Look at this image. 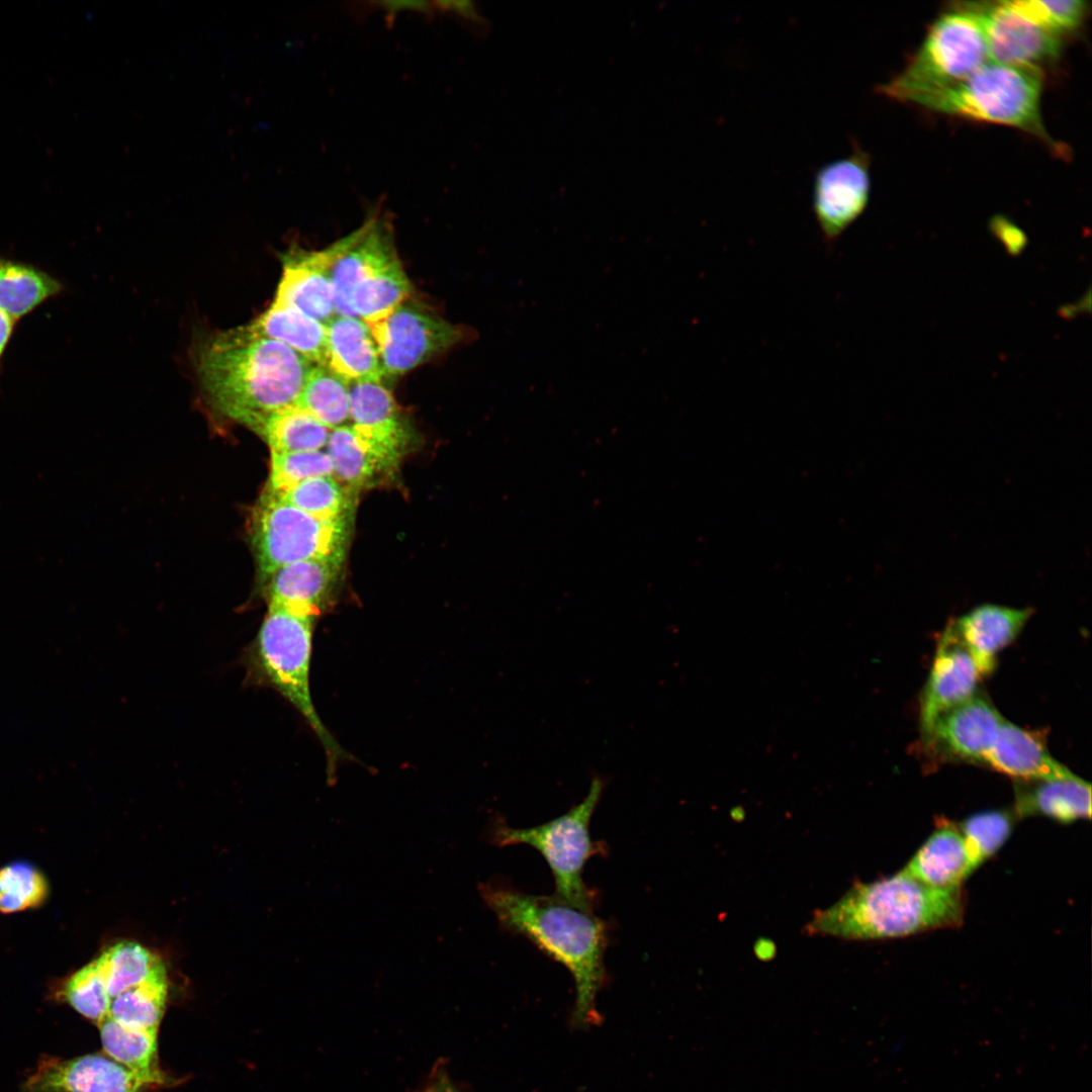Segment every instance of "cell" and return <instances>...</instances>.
<instances>
[{
    "mask_svg": "<svg viewBox=\"0 0 1092 1092\" xmlns=\"http://www.w3.org/2000/svg\"><path fill=\"white\" fill-rule=\"evenodd\" d=\"M331 279L337 315L354 316V289L375 270L397 258L388 224L370 218L360 229L335 243Z\"/></svg>",
    "mask_w": 1092,
    "mask_h": 1092,
    "instance_id": "2e32d148",
    "label": "cell"
},
{
    "mask_svg": "<svg viewBox=\"0 0 1092 1092\" xmlns=\"http://www.w3.org/2000/svg\"><path fill=\"white\" fill-rule=\"evenodd\" d=\"M1033 610L993 604L978 606L948 622L983 676L994 670L996 656L1020 633Z\"/></svg>",
    "mask_w": 1092,
    "mask_h": 1092,
    "instance_id": "ac0fdd59",
    "label": "cell"
},
{
    "mask_svg": "<svg viewBox=\"0 0 1092 1092\" xmlns=\"http://www.w3.org/2000/svg\"><path fill=\"white\" fill-rule=\"evenodd\" d=\"M1010 3L1019 12L1060 37L1079 28L1088 9L1086 2L1080 0H1016Z\"/></svg>",
    "mask_w": 1092,
    "mask_h": 1092,
    "instance_id": "8d00e7d4",
    "label": "cell"
},
{
    "mask_svg": "<svg viewBox=\"0 0 1092 1092\" xmlns=\"http://www.w3.org/2000/svg\"><path fill=\"white\" fill-rule=\"evenodd\" d=\"M254 324L315 365H327V325L284 305L272 303Z\"/></svg>",
    "mask_w": 1092,
    "mask_h": 1092,
    "instance_id": "d4e9b609",
    "label": "cell"
},
{
    "mask_svg": "<svg viewBox=\"0 0 1092 1092\" xmlns=\"http://www.w3.org/2000/svg\"><path fill=\"white\" fill-rule=\"evenodd\" d=\"M274 493L317 519L348 517L351 510V494L333 475L313 477Z\"/></svg>",
    "mask_w": 1092,
    "mask_h": 1092,
    "instance_id": "1f68e13d",
    "label": "cell"
},
{
    "mask_svg": "<svg viewBox=\"0 0 1092 1092\" xmlns=\"http://www.w3.org/2000/svg\"><path fill=\"white\" fill-rule=\"evenodd\" d=\"M1014 815L1005 810L976 813L959 824L973 872L993 856L1011 834Z\"/></svg>",
    "mask_w": 1092,
    "mask_h": 1092,
    "instance_id": "d6a6232c",
    "label": "cell"
},
{
    "mask_svg": "<svg viewBox=\"0 0 1092 1092\" xmlns=\"http://www.w3.org/2000/svg\"><path fill=\"white\" fill-rule=\"evenodd\" d=\"M17 321L0 309V365L10 343Z\"/></svg>",
    "mask_w": 1092,
    "mask_h": 1092,
    "instance_id": "ab89813d",
    "label": "cell"
},
{
    "mask_svg": "<svg viewBox=\"0 0 1092 1092\" xmlns=\"http://www.w3.org/2000/svg\"><path fill=\"white\" fill-rule=\"evenodd\" d=\"M49 885L38 869L26 861H15L0 869V912L5 914L41 905Z\"/></svg>",
    "mask_w": 1092,
    "mask_h": 1092,
    "instance_id": "836d02e7",
    "label": "cell"
},
{
    "mask_svg": "<svg viewBox=\"0 0 1092 1092\" xmlns=\"http://www.w3.org/2000/svg\"><path fill=\"white\" fill-rule=\"evenodd\" d=\"M1003 721L995 706L978 692L941 715L922 745L938 760L984 764Z\"/></svg>",
    "mask_w": 1092,
    "mask_h": 1092,
    "instance_id": "4fadbf2b",
    "label": "cell"
},
{
    "mask_svg": "<svg viewBox=\"0 0 1092 1092\" xmlns=\"http://www.w3.org/2000/svg\"><path fill=\"white\" fill-rule=\"evenodd\" d=\"M335 256L334 244L323 251L286 254L273 303L295 308L328 325L337 315L331 279Z\"/></svg>",
    "mask_w": 1092,
    "mask_h": 1092,
    "instance_id": "e0dca14e",
    "label": "cell"
},
{
    "mask_svg": "<svg viewBox=\"0 0 1092 1092\" xmlns=\"http://www.w3.org/2000/svg\"><path fill=\"white\" fill-rule=\"evenodd\" d=\"M59 996L96 1025L108 1016L110 999L93 961L65 981Z\"/></svg>",
    "mask_w": 1092,
    "mask_h": 1092,
    "instance_id": "e575fe53",
    "label": "cell"
},
{
    "mask_svg": "<svg viewBox=\"0 0 1092 1092\" xmlns=\"http://www.w3.org/2000/svg\"><path fill=\"white\" fill-rule=\"evenodd\" d=\"M904 870L931 887H962L973 870L959 826L947 819H938L935 830Z\"/></svg>",
    "mask_w": 1092,
    "mask_h": 1092,
    "instance_id": "7402d4cb",
    "label": "cell"
},
{
    "mask_svg": "<svg viewBox=\"0 0 1092 1092\" xmlns=\"http://www.w3.org/2000/svg\"><path fill=\"white\" fill-rule=\"evenodd\" d=\"M1042 72L1038 68L989 61L967 79L925 94L913 103L931 111L1012 126L1034 135L1062 155L1043 125L1040 111Z\"/></svg>",
    "mask_w": 1092,
    "mask_h": 1092,
    "instance_id": "5b68a950",
    "label": "cell"
},
{
    "mask_svg": "<svg viewBox=\"0 0 1092 1092\" xmlns=\"http://www.w3.org/2000/svg\"><path fill=\"white\" fill-rule=\"evenodd\" d=\"M333 475L326 451L271 453L269 490L280 493L304 480Z\"/></svg>",
    "mask_w": 1092,
    "mask_h": 1092,
    "instance_id": "d590c367",
    "label": "cell"
},
{
    "mask_svg": "<svg viewBox=\"0 0 1092 1092\" xmlns=\"http://www.w3.org/2000/svg\"><path fill=\"white\" fill-rule=\"evenodd\" d=\"M605 788L601 777L592 780L583 800L563 815L546 823L514 828L502 818L488 826L487 842L505 847L526 844L534 847L547 861L554 878L555 896L578 909L593 912L595 892L584 883L582 875L586 861L606 854V845L592 839L589 824Z\"/></svg>",
    "mask_w": 1092,
    "mask_h": 1092,
    "instance_id": "8992f818",
    "label": "cell"
},
{
    "mask_svg": "<svg viewBox=\"0 0 1092 1092\" xmlns=\"http://www.w3.org/2000/svg\"><path fill=\"white\" fill-rule=\"evenodd\" d=\"M314 365L252 323L208 340L197 373L219 413L259 433L271 414L296 402Z\"/></svg>",
    "mask_w": 1092,
    "mask_h": 1092,
    "instance_id": "6da1fadb",
    "label": "cell"
},
{
    "mask_svg": "<svg viewBox=\"0 0 1092 1092\" xmlns=\"http://www.w3.org/2000/svg\"><path fill=\"white\" fill-rule=\"evenodd\" d=\"M435 1084L437 1086L438 1092H459L455 1085L452 1084L448 1075L443 1071L438 1072V1074L436 1075Z\"/></svg>",
    "mask_w": 1092,
    "mask_h": 1092,
    "instance_id": "60d3db41",
    "label": "cell"
},
{
    "mask_svg": "<svg viewBox=\"0 0 1092 1092\" xmlns=\"http://www.w3.org/2000/svg\"><path fill=\"white\" fill-rule=\"evenodd\" d=\"M327 365L348 381H381L377 346L366 322L336 315L327 325Z\"/></svg>",
    "mask_w": 1092,
    "mask_h": 1092,
    "instance_id": "603a6c76",
    "label": "cell"
},
{
    "mask_svg": "<svg viewBox=\"0 0 1092 1092\" xmlns=\"http://www.w3.org/2000/svg\"><path fill=\"white\" fill-rule=\"evenodd\" d=\"M870 156L858 145L823 165L813 183V210L826 243L835 242L864 210L871 189Z\"/></svg>",
    "mask_w": 1092,
    "mask_h": 1092,
    "instance_id": "7c38bea8",
    "label": "cell"
},
{
    "mask_svg": "<svg viewBox=\"0 0 1092 1092\" xmlns=\"http://www.w3.org/2000/svg\"><path fill=\"white\" fill-rule=\"evenodd\" d=\"M104 1054L134 1071L161 1076L158 1030L130 1027L107 1016L99 1025Z\"/></svg>",
    "mask_w": 1092,
    "mask_h": 1092,
    "instance_id": "4dcf8cb0",
    "label": "cell"
},
{
    "mask_svg": "<svg viewBox=\"0 0 1092 1092\" xmlns=\"http://www.w3.org/2000/svg\"><path fill=\"white\" fill-rule=\"evenodd\" d=\"M341 564L302 560L277 569L268 579V607H280L317 617L328 603Z\"/></svg>",
    "mask_w": 1092,
    "mask_h": 1092,
    "instance_id": "ffe728a7",
    "label": "cell"
},
{
    "mask_svg": "<svg viewBox=\"0 0 1092 1092\" xmlns=\"http://www.w3.org/2000/svg\"><path fill=\"white\" fill-rule=\"evenodd\" d=\"M378 5L387 11L388 17H393L401 10L418 11L430 15L434 11L432 2L426 1H382L378 2Z\"/></svg>",
    "mask_w": 1092,
    "mask_h": 1092,
    "instance_id": "f35d334b",
    "label": "cell"
},
{
    "mask_svg": "<svg viewBox=\"0 0 1092 1092\" xmlns=\"http://www.w3.org/2000/svg\"><path fill=\"white\" fill-rule=\"evenodd\" d=\"M350 421L385 472L394 469L407 441L391 392L378 380L349 381Z\"/></svg>",
    "mask_w": 1092,
    "mask_h": 1092,
    "instance_id": "9a60e30c",
    "label": "cell"
},
{
    "mask_svg": "<svg viewBox=\"0 0 1092 1092\" xmlns=\"http://www.w3.org/2000/svg\"><path fill=\"white\" fill-rule=\"evenodd\" d=\"M315 618L268 607L243 661L249 684L272 688L305 719L324 747L328 778L332 782L339 762L349 758V753L327 729L311 699L309 673Z\"/></svg>",
    "mask_w": 1092,
    "mask_h": 1092,
    "instance_id": "277c9868",
    "label": "cell"
},
{
    "mask_svg": "<svg viewBox=\"0 0 1092 1092\" xmlns=\"http://www.w3.org/2000/svg\"><path fill=\"white\" fill-rule=\"evenodd\" d=\"M1014 814L1071 823L1091 816V786L1074 775L1063 779L1015 781Z\"/></svg>",
    "mask_w": 1092,
    "mask_h": 1092,
    "instance_id": "44dd1931",
    "label": "cell"
},
{
    "mask_svg": "<svg viewBox=\"0 0 1092 1092\" xmlns=\"http://www.w3.org/2000/svg\"><path fill=\"white\" fill-rule=\"evenodd\" d=\"M985 765L1016 781L1063 779L1074 774L1049 752L1043 736L1004 719Z\"/></svg>",
    "mask_w": 1092,
    "mask_h": 1092,
    "instance_id": "d6986e66",
    "label": "cell"
},
{
    "mask_svg": "<svg viewBox=\"0 0 1092 1092\" xmlns=\"http://www.w3.org/2000/svg\"><path fill=\"white\" fill-rule=\"evenodd\" d=\"M349 516L317 519L266 488L251 516L250 534L261 577L267 580L287 564L320 559L342 564Z\"/></svg>",
    "mask_w": 1092,
    "mask_h": 1092,
    "instance_id": "ba28073f",
    "label": "cell"
},
{
    "mask_svg": "<svg viewBox=\"0 0 1092 1092\" xmlns=\"http://www.w3.org/2000/svg\"><path fill=\"white\" fill-rule=\"evenodd\" d=\"M982 677L971 653L948 623L939 639L929 677L921 696L922 740L929 735L935 721L941 715L978 693L977 689Z\"/></svg>",
    "mask_w": 1092,
    "mask_h": 1092,
    "instance_id": "5bb4252c",
    "label": "cell"
},
{
    "mask_svg": "<svg viewBox=\"0 0 1092 1092\" xmlns=\"http://www.w3.org/2000/svg\"><path fill=\"white\" fill-rule=\"evenodd\" d=\"M330 429L296 404L271 414L259 434L271 453L317 451L326 447Z\"/></svg>",
    "mask_w": 1092,
    "mask_h": 1092,
    "instance_id": "f1b7e54d",
    "label": "cell"
},
{
    "mask_svg": "<svg viewBox=\"0 0 1092 1092\" xmlns=\"http://www.w3.org/2000/svg\"><path fill=\"white\" fill-rule=\"evenodd\" d=\"M375 340L382 375L398 376L459 342L462 331L414 303L398 305L386 317L367 323Z\"/></svg>",
    "mask_w": 1092,
    "mask_h": 1092,
    "instance_id": "9c48e42d",
    "label": "cell"
},
{
    "mask_svg": "<svg viewBox=\"0 0 1092 1092\" xmlns=\"http://www.w3.org/2000/svg\"><path fill=\"white\" fill-rule=\"evenodd\" d=\"M422 1092H438L435 1082L428 1085Z\"/></svg>",
    "mask_w": 1092,
    "mask_h": 1092,
    "instance_id": "b9f144b4",
    "label": "cell"
},
{
    "mask_svg": "<svg viewBox=\"0 0 1092 1092\" xmlns=\"http://www.w3.org/2000/svg\"><path fill=\"white\" fill-rule=\"evenodd\" d=\"M978 16L991 62L1040 69L1057 61L1061 37L1028 18L1010 1L966 3Z\"/></svg>",
    "mask_w": 1092,
    "mask_h": 1092,
    "instance_id": "8fae6325",
    "label": "cell"
},
{
    "mask_svg": "<svg viewBox=\"0 0 1092 1092\" xmlns=\"http://www.w3.org/2000/svg\"><path fill=\"white\" fill-rule=\"evenodd\" d=\"M294 404L309 413L330 430L348 425L349 381L328 365H314Z\"/></svg>",
    "mask_w": 1092,
    "mask_h": 1092,
    "instance_id": "83f0119b",
    "label": "cell"
},
{
    "mask_svg": "<svg viewBox=\"0 0 1092 1092\" xmlns=\"http://www.w3.org/2000/svg\"><path fill=\"white\" fill-rule=\"evenodd\" d=\"M176 1083L167 1074L134 1071L106 1054L73 1059L47 1056L22 1085V1092H142Z\"/></svg>",
    "mask_w": 1092,
    "mask_h": 1092,
    "instance_id": "30bf717a",
    "label": "cell"
},
{
    "mask_svg": "<svg viewBox=\"0 0 1092 1092\" xmlns=\"http://www.w3.org/2000/svg\"><path fill=\"white\" fill-rule=\"evenodd\" d=\"M434 9H440L443 11H451L465 18L466 20L479 23L483 19L478 14L474 3L471 1H436L432 2Z\"/></svg>",
    "mask_w": 1092,
    "mask_h": 1092,
    "instance_id": "74e56055",
    "label": "cell"
},
{
    "mask_svg": "<svg viewBox=\"0 0 1092 1092\" xmlns=\"http://www.w3.org/2000/svg\"><path fill=\"white\" fill-rule=\"evenodd\" d=\"M989 61L981 22L966 3H961L932 23L908 66L876 90L891 99L913 103L967 79Z\"/></svg>",
    "mask_w": 1092,
    "mask_h": 1092,
    "instance_id": "52a82bcc",
    "label": "cell"
},
{
    "mask_svg": "<svg viewBox=\"0 0 1092 1092\" xmlns=\"http://www.w3.org/2000/svg\"><path fill=\"white\" fill-rule=\"evenodd\" d=\"M477 890L503 930L526 937L569 971L575 984L573 1021L593 1022L596 996L606 977V921L555 895L524 893L496 879L479 883Z\"/></svg>",
    "mask_w": 1092,
    "mask_h": 1092,
    "instance_id": "7a4b0ae2",
    "label": "cell"
},
{
    "mask_svg": "<svg viewBox=\"0 0 1092 1092\" xmlns=\"http://www.w3.org/2000/svg\"><path fill=\"white\" fill-rule=\"evenodd\" d=\"M411 291V283L396 258L357 285L351 297L353 315L366 323L380 321L400 305Z\"/></svg>",
    "mask_w": 1092,
    "mask_h": 1092,
    "instance_id": "484cf974",
    "label": "cell"
},
{
    "mask_svg": "<svg viewBox=\"0 0 1092 1092\" xmlns=\"http://www.w3.org/2000/svg\"><path fill=\"white\" fill-rule=\"evenodd\" d=\"M326 447L332 461L333 476L350 494L368 485L377 474L385 471L351 425L331 430Z\"/></svg>",
    "mask_w": 1092,
    "mask_h": 1092,
    "instance_id": "4316f807",
    "label": "cell"
},
{
    "mask_svg": "<svg viewBox=\"0 0 1092 1092\" xmlns=\"http://www.w3.org/2000/svg\"><path fill=\"white\" fill-rule=\"evenodd\" d=\"M168 995L169 978L165 970L111 998L108 1016L130 1027L158 1030Z\"/></svg>",
    "mask_w": 1092,
    "mask_h": 1092,
    "instance_id": "f546056e",
    "label": "cell"
},
{
    "mask_svg": "<svg viewBox=\"0 0 1092 1092\" xmlns=\"http://www.w3.org/2000/svg\"><path fill=\"white\" fill-rule=\"evenodd\" d=\"M965 910L963 887H931L902 869L855 883L833 905L816 911L804 931L848 940L899 938L958 927Z\"/></svg>",
    "mask_w": 1092,
    "mask_h": 1092,
    "instance_id": "3957f363",
    "label": "cell"
},
{
    "mask_svg": "<svg viewBox=\"0 0 1092 1092\" xmlns=\"http://www.w3.org/2000/svg\"><path fill=\"white\" fill-rule=\"evenodd\" d=\"M64 290L44 270L0 256V309L17 322Z\"/></svg>",
    "mask_w": 1092,
    "mask_h": 1092,
    "instance_id": "cb8c5ba5",
    "label": "cell"
}]
</instances>
